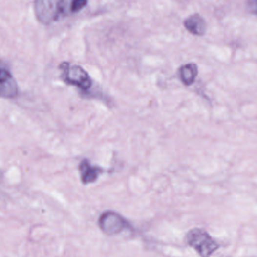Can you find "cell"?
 <instances>
[{"mask_svg": "<svg viewBox=\"0 0 257 257\" xmlns=\"http://www.w3.org/2000/svg\"><path fill=\"white\" fill-rule=\"evenodd\" d=\"M19 94V86L12 73L3 66H0V97L12 99Z\"/></svg>", "mask_w": 257, "mask_h": 257, "instance_id": "5", "label": "cell"}, {"mask_svg": "<svg viewBox=\"0 0 257 257\" xmlns=\"http://www.w3.org/2000/svg\"><path fill=\"white\" fill-rule=\"evenodd\" d=\"M100 228L104 233L107 235H116L120 233L128 227V223L120 215L107 211L102 214L99 218Z\"/></svg>", "mask_w": 257, "mask_h": 257, "instance_id": "4", "label": "cell"}, {"mask_svg": "<svg viewBox=\"0 0 257 257\" xmlns=\"http://www.w3.org/2000/svg\"><path fill=\"white\" fill-rule=\"evenodd\" d=\"M71 4L66 0H40L34 2L35 12L40 21L50 24L73 13Z\"/></svg>", "mask_w": 257, "mask_h": 257, "instance_id": "1", "label": "cell"}, {"mask_svg": "<svg viewBox=\"0 0 257 257\" xmlns=\"http://www.w3.org/2000/svg\"><path fill=\"white\" fill-rule=\"evenodd\" d=\"M247 8L251 13L256 15L257 12V0H250L247 2Z\"/></svg>", "mask_w": 257, "mask_h": 257, "instance_id": "10", "label": "cell"}, {"mask_svg": "<svg viewBox=\"0 0 257 257\" xmlns=\"http://www.w3.org/2000/svg\"><path fill=\"white\" fill-rule=\"evenodd\" d=\"M59 68L62 71V78L67 84L73 85L84 91L91 87V77L81 66L64 62Z\"/></svg>", "mask_w": 257, "mask_h": 257, "instance_id": "3", "label": "cell"}, {"mask_svg": "<svg viewBox=\"0 0 257 257\" xmlns=\"http://www.w3.org/2000/svg\"><path fill=\"white\" fill-rule=\"evenodd\" d=\"M87 4V1L86 0H73L71 4V11L73 13H76L82 10Z\"/></svg>", "mask_w": 257, "mask_h": 257, "instance_id": "9", "label": "cell"}, {"mask_svg": "<svg viewBox=\"0 0 257 257\" xmlns=\"http://www.w3.org/2000/svg\"><path fill=\"white\" fill-rule=\"evenodd\" d=\"M183 25L189 32L196 36H203L207 30L206 21L198 13L187 17Z\"/></svg>", "mask_w": 257, "mask_h": 257, "instance_id": "7", "label": "cell"}, {"mask_svg": "<svg viewBox=\"0 0 257 257\" xmlns=\"http://www.w3.org/2000/svg\"><path fill=\"white\" fill-rule=\"evenodd\" d=\"M198 74V66L194 63H188L183 65L179 69V75L182 83L185 86L193 84Z\"/></svg>", "mask_w": 257, "mask_h": 257, "instance_id": "8", "label": "cell"}, {"mask_svg": "<svg viewBox=\"0 0 257 257\" xmlns=\"http://www.w3.org/2000/svg\"><path fill=\"white\" fill-rule=\"evenodd\" d=\"M187 241L202 257H209L219 247L214 239L201 229H194L189 232Z\"/></svg>", "mask_w": 257, "mask_h": 257, "instance_id": "2", "label": "cell"}, {"mask_svg": "<svg viewBox=\"0 0 257 257\" xmlns=\"http://www.w3.org/2000/svg\"><path fill=\"white\" fill-rule=\"evenodd\" d=\"M79 170L82 183L86 185L94 183L103 171L102 168L93 166L87 159H84L80 162Z\"/></svg>", "mask_w": 257, "mask_h": 257, "instance_id": "6", "label": "cell"}]
</instances>
